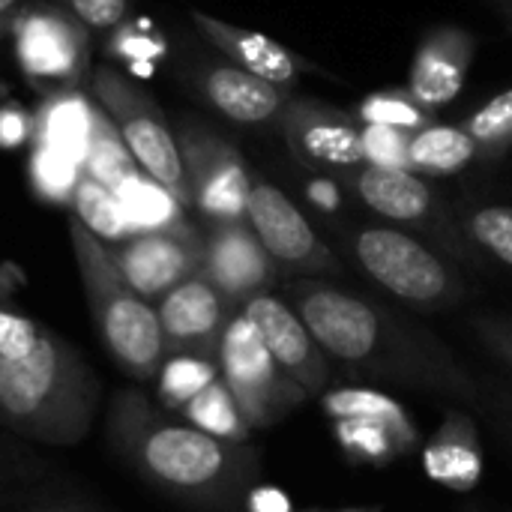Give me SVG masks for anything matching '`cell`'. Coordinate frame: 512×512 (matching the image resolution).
<instances>
[{
	"instance_id": "6da1fadb",
	"label": "cell",
	"mask_w": 512,
	"mask_h": 512,
	"mask_svg": "<svg viewBox=\"0 0 512 512\" xmlns=\"http://www.w3.org/2000/svg\"><path fill=\"white\" fill-rule=\"evenodd\" d=\"M21 273L0 261V426L45 444H78L93 420L96 381L81 354L18 300Z\"/></svg>"
},
{
	"instance_id": "7a4b0ae2",
	"label": "cell",
	"mask_w": 512,
	"mask_h": 512,
	"mask_svg": "<svg viewBox=\"0 0 512 512\" xmlns=\"http://www.w3.org/2000/svg\"><path fill=\"white\" fill-rule=\"evenodd\" d=\"M108 438L144 483L189 507L246 510V498L258 486V453L249 444L171 420L138 390H123L111 402Z\"/></svg>"
},
{
	"instance_id": "3957f363",
	"label": "cell",
	"mask_w": 512,
	"mask_h": 512,
	"mask_svg": "<svg viewBox=\"0 0 512 512\" xmlns=\"http://www.w3.org/2000/svg\"><path fill=\"white\" fill-rule=\"evenodd\" d=\"M291 303L318 348L351 372L414 390L477 399V384L438 339L372 300L321 282H300L291 288Z\"/></svg>"
},
{
	"instance_id": "277c9868",
	"label": "cell",
	"mask_w": 512,
	"mask_h": 512,
	"mask_svg": "<svg viewBox=\"0 0 512 512\" xmlns=\"http://www.w3.org/2000/svg\"><path fill=\"white\" fill-rule=\"evenodd\" d=\"M69 240L102 345L123 372L138 381H153L165 363L156 309L123 279L114 261V249L75 216L69 219Z\"/></svg>"
},
{
	"instance_id": "5b68a950",
	"label": "cell",
	"mask_w": 512,
	"mask_h": 512,
	"mask_svg": "<svg viewBox=\"0 0 512 512\" xmlns=\"http://www.w3.org/2000/svg\"><path fill=\"white\" fill-rule=\"evenodd\" d=\"M90 93L117 126L138 171L162 186L183 210L192 207L180 141L168 129L156 102L114 66H96L90 72Z\"/></svg>"
},
{
	"instance_id": "8992f818",
	"label": "cell",
	"mask_w": 512,
	"mask_h": 512,
	"mask_svg": "<svg viewBox=\"0 0 512 512\" xmlns=\"http://www.w3.org/2000/svg\"><path fill=\"white\" fill-rule=\"evenodd\" d=\"M12 51L21 72L51 93L75 90L90 78V30L54 0H33L9 27Z\"/></svg>"
},
{
	"instance_id": "52a82bcc",
	"label": "cell",
	"mask_w": 512,
	"mask_h": 512,
	"mask_svg": "<svg viewBox=\"0 0 512 512\" xmlns=\"http://www.w3.org/2000/svg\"><path fill=\"white\" fill-rule=\"evenodd\" d=\"M219 378L231 390L243 420L252 429H267L288 417L306 393L276 366L252 321L240 312L228 321L219 342Z\"/></svg>"
},
{
	"instance_id": "ba28073f",
	"label": "cell",
	"mask_w": 512,
	"mask_h": 512,
	"mask_svg": "<svg viewBox=\"0 0 512 512\" xmlns=\"http://www.w3.org/2000/svg\"><path fill=\"white\" fill-rule=\"evenodd\" d=\"M354 255L372 282L411 306L438 309L456 300L459 285L450 267L405 231L363 228L354 237Z\"/></svg>"
},
{
	"instance_id": "9c48e42d",
	"label": "cell",
	"mask_w": 512,
	"mask_h": 512,
	"mask_svg": "<svg viewBox=\"0 0 512 512\" xmlns=\"http://www.w3.org/2000/svg\"><path fill=\"white\" fill-rule=\"evenodd\" d=\"M123 279L144 297L162 300L168 291L201 273L204 237L186 222L159 231H138L114 246Z\"/></svg>"
},
{
	"instance_id": "30bf717a",
	"label": "cell",
	"mask_w": 512,
	"mask_h": 512,
	"mask_svg": "<svg viewBox=\"0 0 512 512\" xmlns=\"http://www.w3.org/2000/svg\"><path fill=\"white\" fill-rule=\"evenodd\" d=\"M246 222L276 267L288 273H318L336 267L330 249L318 240L309 219L279 186L261 180L252 183Z\"/></svg>"
},
{
	"instance_id": "8fae6325",
	"label": "cell",
	"mask_w": 512,
	"mask_h": 512,
	"mask_svg": "<svg viewBox=\"0 0 512 512\" xmlns=\"http://www.w3.org/2000/svg\"><path fill=\"white\" fill-rule=\"evenodd\" d=\"M177 141L192 207H198L213 222H243L252 180L237 150L201 129H183Z\"/></svg>"
},
{
	"instance_id": "7c38bea8",
	"label": "cell",
	"mask_w": 512,
	"mask_h": 512,
	"mask_svg": "<svg viewBox=\"0 0 512 512\" xmlns=\"http://www.w3.org/2000/svg\"><path fill=\"white\" fill-rule=\"evenodd\" d=\"M240 312L252 321L276 366L306 396L324 393L330 381V357L318 348V342L312 339V333L306 330V324L300 321L291 303L273 297L270 291H261L249 297L240 306Z\"/></svg>"
},
{
	"instance_id": "4fadbf2b",
	"label": "cell",
	"mask_w": 512,
	"mask_h": 512,
	"mask_svg": "<svg viewBox=\"0 0 512 512\" xmlns=\"http://www.w3.org/2000/svg\"><path fill=\"white\" fill-rule=\"evenodd\" d=\"M228 300L198 273L168 291L159 306V330L165 354H195L216 360L222 333L231 321Z\"/></svg>"
},
{
	"instance_id": "5bb4252c",
	"label": "cell",
	"mask_w": 512,
	"mask_h": 512,
	"mask_svg": "<svg viewBox=\"0 0 512 512\" xmlns=\"http://www.w3.org/2000/svg\"><path fill=\"white\" fill-rule=\"evenodd\" d=\"M276 273V264L258 243L249 222H213L204 237L201 276L228 300L246 303L261 294Z\"/></svg>"
},
{
	"instance_id": "9a60e30c",
	"label": "cell",
	"mask_w": 512,
	"mask_h": 512,
	"mask_svg": "<svg viewBox=\"0 0 512 512\" xmlns=\"http://www.w3.org/2000/svg\"><path fill=\"white\" fill-rule=\"evenodd\" d=\"M285 135L291 153L312 168H357L366 162L363 132H357L342 114L300 102L285 117Z\"/></svg>"
},
{
	"instance_id": "2e32d148",
	"label": "cell",
	"mask_w": 512,
	"mask_h": 512,
	"mask_svg": "<svg viewBox=\"0 0 512 512\" xmlns=\"http://www.w3.org/2000/svg\"><path fill=\"white\" fill-rule=\"evenodd\" d=\"M471 51H474V42L468 33H459V30L432 33L417 51L414 69H411V81H408L411 99L423 108H438L456 99L468 78Z\"/></svg>"
},
{
	"instance_id": "e0dca14e",
	"label": "cell",
	"mask_w": 512,
	"mask_h": 512,
	"mask_svg": "<svg viewBox=\"0 0 512 512\" xmlns=\"http://www.w3.org/2000/svg\"><path fill=\"white\" fill-rule=\"evenodd\" d=\"M192 21L234 66H240V69L276 84V87H288V84L297 81V72H300L297 60L279 42H273L270 36L234 27L228 21L204 15L198 9H192Z\"/></svg>"
},
{
	"instance_id": "ac0fdd59",
	"label": "cell",
	"mask_w": 512,
	"mask_h": 512,
	"mask_svg": "<svg viewBox=\"0 0 512 512\" xmlns=\"http://www.w3.org/2000/svg\"><path fill=\"white\" fill-rule=\"evenodd\" d=\"M201 93L207 102L234 123H267L285 108V90L234 66H210L201 75Z\"/></svg>"
},
{
	"instance_id": "d6986e66",
	"label": "cell",
	"mask_w": 512,
	"mask_h": 512,
	"mask_svg": "<svg viewBox=\"0 0 512 512\" xmlns=\"http://www.w3.org/2000/svg\"><path fill=\"white\" fill-rule=\"evenodd\" d=\"M354 189L360 201L393 222H423L432 213V189L408 168L366 165L360 168Z\"/></svg>"
},
{
	"instance_id": "ffe728a7",
	"label": "cell",
	"mask_w": 512,
	"mask_h": 512,
	"mask_svg": "<svg viewBox=\"0 0 512 512\" xmlns=\"http://www.w3.org/2000/svg\"><path fill=\"white\" fill-rule=\"evenodd\" d=\"M426 471L432 480L465 492L480 480L483 456H480V438L471 420L450 414V420L432 435L426 447Z\"/></svg>"
},
{
	"instance_id": "44dd1931",
	"label": "cell",
	"mask_w": 512,
	"mask_h": 512,
	"mask_svg": "<svg viewBox=\"0 0 512 512\" xmlns=\"http://www.w3.org/2000/svg\"><path fill=\"white\" fill-rule=\"evenodd\" d=\"M87 117H90V105H84L81 96H75V90L48 93L45 105L39 108V114L33 120L36 144L57 150L60 156L72 159L75 165H84Z\"/></svg>"
},
{
	"instance_id": "7402d4cb",
	"label": "cell",
	"mask_w": 512,
	"mask_h": 512,
	"mask_svg": "<svg viewBox=\"0 0 512 512\" xmlns=\"http://www.w3.org/2000/svg\"><path fill=\"white\" fill-rule=\"evenodd\" d=\"M93 180H99L102 186L120 192L132 177H138V165L132 159V153L126 150L117 126L111 123V117L99 108L90 105V117H87V147H84V165H81Z\"/></svg>"
},
{
	"instance_id": "603a6c76",
	"label": "cell",
	"mask_w": 512,
	"mask_h": 512,
	"mask_svg": "<svg viewBox=\"0 0 512 512\" xmlns=\"http://www.w3.org/2000/svg\"><path fill=\"white\" fill-rule=\"evenodd\" d=\"M72 207H75V219L84 228H90L102 243L117 246L135 234L120 195L114 189L102 186L99 180H93L84 168H81L75 189H72Z\"/></svg>"
},
{
	"instance_id": "cb8c5ba5",
	"label": "cell",
	"mask_w": 512,
	"mask_h": 512,
	"mask_svg": "<svg viewBox=\"0 0 512 512\" xmlns=\"http://www.w3.org/2000/svg\"><path fill=\"white\" fill-rule=\"evenodd\" d=\"M474 156L477 144L465 132V126H423L411 132L408 162L414 174H453L471 165Z\"/></svg>"
},
{
	"instance_id": "d4e9b609",
	"label": "cell",
	"mask_w": 512,
	"mask_h": 512,
	"mask_svg": "<svg viewBox=\"0 0 512 512\" xmlns=\"http://www.w3.org/2000/svg\"><path fill=\"white\" fill-rule=\"evenodd\" d=\"M336 435L351 459L369 465H387L417 447V432H402L372 420H336Z\"/></svg>"
},
{
	"instance_id": "484cf974",
	"label": "cell",
	"mask_w": 512,
	"mask_h": 512,
	"mask_svg": "<svg viewBox=\"0 0 512 512\" xmlns=\"http://www.w3.org/2000/svg\"><path fill=\"white\" fill-rule=\"evenodd\" d=\"M186 423H192L195 429L207 432V435H216L222 441H237V444H246L249 435H252V426L243 420L231 390L225 387L222 378H216L210 387H204L183 411Z\"/></svg>"
},
{
	"instance_id": "4316f807",
	"label": "cell",
	"mask_w": 512,
	"mask_h": 512,
	"mask_svg": "<svg viewBox=\"0 0 512 512\" xmlns=\"http://www.w3.org/2000/svg\"><path fill=\"white\" fill-rule=\"evenodd\" d=\"M216 378H219L216 360L195 357V354H168V360L156 375L159 402L165 405V411H183Z\"/></svg>"
},
{
	"instance_id": "83f0119b",
	"label": "cell",
	"mask_w": 512,
	"mask_h": 512,
	"mask_svg": "<svg viewBox=\"0 0 512 512\" xmlns=\"http://www.w3.org/2000/svg\"><path fill=\"white\" fill-rule=\"evenodd\" d=\"M324 414L336 423V420H372V423H384L402 432H417L405 414V408L384 396V393H372V390H333L321 399Z\"/></svg>"
},
{
	"instance_id": "f1b7e54d",
	"label": "cell",
	"mask_w": 512,
	"mask_h": 512,
	"mask_svg": "<svg viewBox=\"0 0 512 512\" xmlns=\"http://www.w3.org/2000/svg\"><path fill=\"white\" fill-rule=\"evenodd\" d=\"M117 195H120V201H123V207L129 213V222H132L135 234L138 231L174 228V225L183 222V216H180L183 207L162 186H156L150 177H141V174L132 177Z\"/></svg>"
},
{
	"instance_id": "f546056e",
	"label": "cell",
	"mask_w": 512,
	"mask_h": 512,
	"mask_svg": "<svg viewBox=\"0 0 512 512\" xmlns=\"http://www.w3.org/2000/svg\"><path fill=\"white\" fill-rule=\"evenodd\" d=\"M465 132L483 153H501L512 147V90L498 93L480 111H474L465 123Z\"/></svg>"
},
{
	"instance_id": "4dcf8cb0",
	"label": "cell",
	"mask_w": 512,
	"mask_h": 512,
	"mask_svg": "<svg viewBox=\"0 0 512 512\" xmlns=\"http://www.w3.org/2000/svg\"><path fill=\"white\" fill-rule=\"evenodd\" d=\"M471 240L486 249L492 258L512 267V207H480L468 219Z\"/></svg>"
},
{
	"instance_id": "1f68e13d",
	"label": "cell",
	"mask_w": 512,
	"mask_h": 512,
	"mask_svg": "<svg viewBox=\"0 0 512 512\" xmlns=\"http://www.w3.org/2000/svg\"><path fill=\"white\" fill-rule=\"evenodd\" d=\"M33 186L39 189V195H45L48 201H72V189L75 180L81 174V165H75L72 159L60 156L57 150L48 147H33Z\"/></svg>"
},
{
	"instance_id": "d6a6232c",
	"label": "cell",
	"mask_w": 512,
	"mask_h": 512,
	"mask_svg": "<svg viewBox=\"0 0 512 512\" xmlns=\"http://www.w3.org/2000/svg\"><path fill=\"white\" fill-rule=\"evenodd\" d=\"M360 117L375 126H396L405 132H417L426 126V108L411 99V93H381L360 105Z\"/></svg>"
},
{
	"instance_id": "836d02e7",
	"label": "cell",
	"mask_w": 512,
	"mask_h": 512,
	"mask_svg": "<svg viewBox=\"0 0 512 512\" xmlns=\"http://www.w3.org/2000/svg\"><path fill=\"white\" fill-rule=\"evenodd\" d=\"M408 144L411 132L396 129V126H375L369 123L363 129V147H366V162L369 165H390V168H408Z\"/></svg>"
},
{
	"instance_id": "e575fe53",
	"label": "cell",
	"mask_w": 512,
	"mask_h": 512,
	"mask_svg": "<svg viewBox=\"0 0 512 512\" xmlns=\"http://www.w3.org/2000/svg\"><path fill=\"white\" fill-rule=\"evenodd\" d=\"M54 3H60L69 15H75L90 33H105L120 27L129 12V0H54Z\"/></svg>"
},
{
	"instance_id": "d590c367",
	"label": "cell",
	"mask_w": 512,
	"mask_h": 512,
	"mask_svg": "<svg viewBox=\"0 0 512 512\" xmlns=\"http://www.w3.org/2000/svg\"><path fill=\"white\" fill-rule=\"evenodd\" d=\"M474 330H477V336H480V342L498 357V360H504L507 366L512 369V327L510 324H504V321H489V318H480L477 324H474Z\"/></svg>"
},
{
	"instance_id": "8d00e7d4",
	"label": "cell",
	"mask_w": 512,
	"mask_h": 512,
	"mask_svg": "<svg viewBox=\"0 0 512 512\" xmlns=\"http://www.w3.org/2000/svg\"><path fill=\"white\" fill-rule=\"evenodd\" d=\"M246 512H294L288 495L276 486H255L246 498Z\"/></svg>"
},
{
	"instance_id": "74e56055",
	"label": "cell",
	"mask_w": 512,
	"mask_h": 512,
	"mask_svg": "<svg viewBox=\"0 0 512 512\" xmlns=\"http://www.w3.org/2000/svg\"><path fill=\"white\" fill-rule=\"evenodd\" d=\"M24 138V120L18 114H0V144H18Z\"/></svg>"
},
{
	"instance_id": "f35d334b",
	"label": "cell",
	"mask_w": 512,
	"mask_h": 512,
	"mask_svg": "<svg viewBox=\"0 0 512 512\" xmlns=\"http://www.w3.org/2000/svg\"><path fill=\"white\" fill-rule=\"evenodd\" d=\"M24 3L27 0H0V42H3V36H9V27H12L15 15L24 9Z\"/></svg>"
},
{
	"instance_id": "ab89813d",
	"label": "cell",
	"mask_w": 512,
	"mask_h": 512,
	"mask_svg": "<svg viewBox=\"0 0 512 512\" xmlns=\"http://www.w3.org/2000/svg\"><path fill=\"white\" fill-rule=\"evenodd\" d=\"M312 198H315L318 204H324L327 210H333V207L339 204V192H336V189H333V183H327V180L312 183Z\"/></svg>"
},
{
	"instance_id": "60d3db41",
	"label": "cell",
	"mask_w": 512,
	"mask_h": 512,
	"mask_svg": "<svg viewBox=\"0 0 512 512\" xmlns=\"http://www.w3.org/2000/svg\"><path fill=\"white\" fill-rule=\"evenodd\" d=\"M294 512H384V504H363V507H339V510H294Z\"/></svg>"
},
{
	"instance_id": "b9f144b4",
	"label": "cell",
	"mask_w": 512,
	"mask_h": 512,
	"mask_svg": "<svg viewBox=\"0 0 512 512\" xmlns=\"http://www.w3.org/2000/svg\"><path fill=\"white\" fill-rule=\"evenodd\" d=\"M39 512H93V510L78 507V504H57V507H45V510H39Z\"/></svg>"
},
{
	"instance_id": "7bdbcfd3",
	"label": "cell",
	"mask_w": 512,
	"mask_h": 512,
	"mask_svg": "<svg viewBox=\"0 0 512 512\" xmlns=\"http://www.w3.org/2000/svg\"><path fill=\"white\" fill-rule=\"evenodd\" d=\"M507 423H510V426H512V414H507Z\"/></svg>"
}]
</instances>
